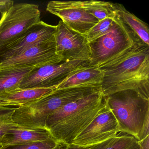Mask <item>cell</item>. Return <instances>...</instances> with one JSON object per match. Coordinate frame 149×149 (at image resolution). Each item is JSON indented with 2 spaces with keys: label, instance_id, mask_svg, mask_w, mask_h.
<instances>
[{
  "label": "cell",
  "instance_id": "obj_1",
  "mask_svg": "<svg viewBox=\"0 0 149 149\" xmlns=\"http://www.w3.org/2000/svg\"><path fill=\"white\" fill-rule=\"evenodd\" d=\"M98 67L103 75L101 90L104 96L131 90L149 99V46L136 41Z\"/></svg>",
  "mask_w": 149,
  "mask_h": 149
},
{
  "label": "cell",
  "instance_id": "obj_2",
  "mask_svg": "<svg viewBox=\"0 0 149 149\" xmlns=\"http://www.w3.org/2000/svg\"><path fill=\"white\" fill-rule=\"evenodd\" d=\"M106 106L99 90L58 109L48 117L45 129L57 142L70 144Z\"/></svg>",
  "mask_w": 149,
  "mask_h": 149
},
{
  "label": "cell",
  "instance_id": "obj_3",
  "mask_svg": "<svg viewBox=\"0 0 149 149\" xmlns=\"http://www.w3.org/2000/svg\"><path fill=\"white\" fill-rule=\"evenodd\" d=\"M105 96L120 132L132 136L137 141L149 135V99L131 90Z\"/></svg>",
  "mask_w": 149,
  "mask_h": 149
},
{
  "label": "cell",
  "instance_id": "obj_4",
  "mask_svg": "<svg viewBox=\"0 0 149 149\" xmlns=\"http://www.w3.org/2000/svg\"><path fill=\"white\" fill-rule=\"evenodd\" d=\"M80 88L56 89L40 99L19 106L13 115L14 123L24 128L45 129L48 117L58 109L82 96Z\"/></svg>",
  "mask_w": 149,
  "mask_h": 149
},
{
  "label": "cell",
  "instance_id": "obj_5",
  "mask_svg": "<svg viewBox=\"0 0 149 149\" xmlns=\"http://www.w3.org/2000/svg\"><path fill=\"white\" fill-rule=\"evenodd\" d=\"M1 14L0 50L19 39L41 21L39 6L35 4H14Z\"/></svg>",
  "mask_w": 149,
  "mask_h": 149
},
{
  "label": "cell",
  "instance_id": "obj_6",
  "mask_svg": "<svg viewBox=\"0 0 149 149\" xmlns=\"http://www.w3.org/2000/svg\"><path fill=\"white\" fill-rule=\"evenodd\" d=\"M137 40H139L134 37L116 15L110 30L89 42L91 50L89 66L98 67L127 50Z\"/></svg>",
  "mask_w": 149,
  "mask_h": 149
},
{
  "label": "cell",
  "instance_id": "obj_7",
  "mask_svg": "<svg viewBox=\"0 0 149 149\" xmlns=\"http://www.w3.org/2000/svg\"><path fill=\"white\" fill-rule=\"evenodd\" d=\"M89 66V61H66L35 68L23 78L19 88H56L71 75Z\"/></svg>",
  "mask_w": 149,
  "mask_h": 149
},
{
  "label": "cell",
  "instance_id": "obj_8",
  "mask_svg": "<svg viewBox=\"0 0 149 149\" xmlns=\"http://www.w3.org/2000/svg\"><path fill=\"white\" fill-rule=\"evenodd\" d=\"M56 53L66 61H89L90 48L84 35L66 26L61 20L56 26L55 34Z\"/></svg>",
  "mask_w": 149,
  "mask_h": 149
},
{
  "label": "cell",
  "instance_id": "obj_9",
  "mask_svg": "<svg viewBox=\"0 0 149 149\" xmlns=\"http://www.w3.org/2000/svg\"><path fill=\"white\" fill-rule=\"evenodd\" d=\"M63 61L56 53L54 39L36 45L16 56L0 61V69L36 68Z\"/></svg>",
  "mask_w": 149,
  "mask_h": 149
},
{
  "label": "cell",
  "instance_id": "obj_10",
  "mask_svg": "<svg viewBox=\"0 0 149 149\" xmlns=\"http://www.w3.org/2000/svg\"><path fill=\"white\" fill-rule=\"evenodd\" d=\"M119 132L116 119L107 105L71 144L90 147L114 137Z\"/></svg>",
  "mask_w": 149,
  "mask_h": 149
},
{
  "label": "cell",
  "instance_id": "obj_11",
  "mask_svg": "<svg viewBox=\"0 0 149 149\" xmlns=\"http://www.w3.org/2000/svg\"><path fill=\"white\" fill-rule=\"evenodd\" d=\"M47 11L56 15L72 30L86 34L99 20L81 8L75 6L70 1H51L49 2Z\"/></svg>",
  "mask_w": 149,
  "mask_h": 149
},
{
  "label": "cell",
  "instance_id": "obj_12",
  "mask_svg": "<svg viewBox=\"0 0 149 149\" xmlns=\"http://www.w3.org/2000/svg\"><path fill=\"white\" fill-rule=\"evenodd\" d=\"M56 26L41 21L31 27L19 39L0 50V61L16 56L42 42L55 39Z\"/></svg>",
  "mask_w": 149,
  "mask_h": 149
},
{
  "label": "cell",
  "instance_id": "obj_13",
  "mask_svg": "<svg viewBox=\"0 0 149 149\" xmlns=\"http://www.w3.org/2000/svg\"><path fill=\"white\" fill-rule=\"evenodd\" d=\"M53 137L46 129L19 127L8 131L1 138L0 144L3 149L16 146L46 141Z\"/></svg>",
  "mask_w": 149,
  "mask_h": 149
},
{
  "label": "cell",
  "instance_id": "obj_14",
  "mask_svg": "<svg viewBox=\"0 0 149 149\" xmlns=\"http://www.w3.org/2000/svg\"><path fill=\"white\" fill-rule=\"evenodd\" d=\"M103 77V75L99 67L89 66L71 75L56 89L83 87L101 89Z\"/></svg>",
  "mask_w": 149,
  "mask_h": 149
},
{
  "label": "cell",
  "instance_id": "obj_15",
  "mask_svg": "<svg viewBox=\"0 0 149 149\" xmlns=\"http://www.w3.org/2000/svg\"><path fill=\"white\" fill-rule=\"evenodd\" d=\"M56 88L17 89L0 93V105L21 106L30 103L49 94Z\"/></svg>",
  "mask_w": 149,
  "mask_h": 149
},
{
  "label": "cell",
  "instance_id": "obj_16",
  "mask_svg": "<svg viewBox=\"0 0 149 149\" xmlns=\"http://www.w3.org/2000/svg\"><path fill=\"white\" fill-rule=\"evenodd\" d=\"M112 5L116 16L131 32L134 37L149 46L148 25L126 10L121 4L112 3Z\"/></svg>",
  "mask_w": 149,
  "mask_h": 149
},
{
  "label": "cell",
  "instance_id": "obj_17",
  "mask_svg": "<svg viewBox=\"0 0 149 149\" xmlns=\"http://www.w3.org/2000/svg\"><path fill=\"white\" fill-rule=\"evenodd\" d=\"M35 68L0 69V93L19 88L23 78Z\"/></svg>",
  "mask_w": 149,
  "mask_h": 149
},
{
  "label": "cell",
  "instance_id": "obj_18",
  "mask_svg": "<svg viewBox=\"0 0 149 149\" xmlns=\"http://www.w3.org/2000/svg\"><path fill=\"white\" fill-rule=\"evenodd\" d=\"M75 6L78 7L91 15L100 21L107 17H114L116 16L112 2L100 1H70Z\"/></svg>",
  "mask_w": 149,
  "mask_h": 149
},
{
  "label": "cell",
  "instance_id": "obj_19",
  "mask_svg": "<svg viewBox=\"0 0 149 149\" xmlns=\"http://www.w3.org/2000/svg\"><path fill=\"white\" fill-rule=\"evenodd\" d=\"M136 141L132 136L119 132L114 137L90 146L88 149H129Z\"/></svg>",
  "mask_w": 149,
  "mask_h": 149
},
{
  "label": "cell",
  "instance_id": "obj_20",
  "mask_svg": "<svg viewBox=\"0 0 149 149\" xmlns=\"http://www.w3.org/2000/svg\"><path fill=\"white\" fill-rule=\"evenodd\" d=\"M19 106L0 105V139L8 131L20 127L14 123L13 116Z\"/></svg>",
  "mask_w": 149,
  "mask_h": 149
},
{
  "label": "cell",
  "instance_id": "obj_21",
  "mask_svg": "<svg viewBox=\"0 0 149 149\" xmlns=\"http://www.w3.org/2000/svg\"><path fill=\"white\" fill-rule=\"evenodd\" d=\"M115 16L107 17L100 21L84 35L88 42L93 41L107 33L113 26Z\"/></svg>",
  "mask_w": 149,
  "mask_h": 149
},
{
  "label": "cell",
  "instance_id": "obj_22",
  "mask_svg": "<svg viewBox=\"0 0 149 149\" xmlns=\"http://www.w3.org/2000/svg\"><path fill=\"white\" fill-rule=\"evenodd\" d=\"M57 143V141L52 137L42 142L16 146L5 149H52L56 146Z\"/></svg>",
  "mask_w": 149,
  "mask_h": 149
},
{
  "label": "cell",
  "instance_id": "obj_23",
  "mask_svg": "<svg viewBox=\"0 0 149 149\" xmlns=\"http://www.w3.org/2000/svg\"><path fill=\"white\" fill-rule=\"evenodd\" d=\"M14 4L11 0H0V11L1 13L5 12Z\"/></svg>",
  "mask_w": 149,
  "mask_h": 149
},
{
  "label": "cell",
  "instance_id": "obj_24",
  "mask_svg": "<svg viewBox=\"0 0 149 149\" xmlns=\"http://www.w3.org/2000/svg\"><path fill=\"white\" fill-rule=\"evenodd\" d=\"M141 149H149V135L140 141H137Z\"/></svg>",
  "mask_w": 149,
  "mask_h": 149
},
{
  "label": "cell",
  "instance_id": "obj_25",
  "mask_svg": "<svg viewBox=\"0 0 149 149\" xmlns=\"http://www.w3.org/2000/svg\"><path fill=\"white\" fill-rule=\"evenodd\" d=\"M68 144L63 142H57L56 146L52 149H66Z\"/></svg>",
  "mask_w": 149,
  "mask_h": 149
},
{
  "label": "cell",
  "instance_id": "obj_26",
  "mask_svg": "<svg viewBox=\"0 0 149 149\" xmlns=\"http://www.w3.org/2000/svg\"><path fill=\"white\" fill-rule=\"evenodd\" d=\"M89 147H85V146H79L76 145L70 144L68 145L66 149H88Z\"/></svg>",
  "mask_w": 149,
  "mask_h": 149
},
{
  "label": "cell",
  "instance_id": "obj_27",
  "mask_svg": "<svg viewBox=\"0 0 149 149\" xmlns=\"http://www.w3.org/2000/svg\"><path fill=\"white\" fill-rule=\"evenodd\" d=\"M129 149H141L137 141Z\"/></svg>",
  "mask_w": 149,
  "mask_h": 149
},
{
  "label": "cell",
  "instance_id": "obj_28",
  "mask_svg": "<svg viewBox=\"0 0 149 149\" xmlns=\"http://www.w3.org/2000/svg\"><path fill=\"white\" fill-rule=\"evenodd\" d=\"M0 149H3L2 146L1 145V144H0Z\"/></svg>",
  "mask_w": 149,
  "mask_h": 149
},
{
  "label": "cell",
  "instance_id": "obj_29",
  "mask_svg": "<svg viewBox=\"0 0 149 149\" xmlns=\"http://www.w3.org/2000/svg\"><path fill=\"white\" fill-rule=\"evenodd\" d=\"M0 13H1V11H0Z\"/></svg>",
  "mask_w": 149,
  "mask_h": 149
}]
</instances>
